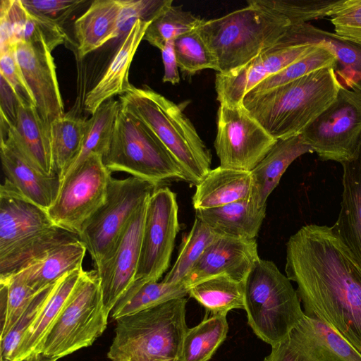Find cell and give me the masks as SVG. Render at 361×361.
Instances as JSON below:
<instances>
[{
	"instance_id": "2e32d148",
	"label": "cell",
	"mask_w": 361,
	"mask_h": 361,
	"mask_svg": "<svg viewBox=\"0 0 361 361\" xmlns=\"http://www.w3.org/2000/svg\"><path fill=\"white\" fill-rule=\"evenodd\" d=\"M263 361H361V353L329 326L305 314Z\"/></svg>"
},
{
	"instance_id": "e0dca14e",
	"label": "cell",
	"mask_w": 361,
	"mask_h": 361,
	"mask_svg": "<svg viewBox=\"0 0 361 361\" xmlns=\"http://www.w3.org/2000/svg\"><path fill=\"white\" fill-rule=\"evenodd\" d=\"M147 200L135 211L111 252L96 268L104 305L109 315L135 281Z\"/></svg>"
},
{
	"instance_id": "4316f807",
	"label": "cell",
	"mask_w": 361,
	"mask_h": 361,
	"mask_svg": "<svg viewBox=\"0 0 361 361\" xmlns=\"http://www.w3.org/2000/svg\"><path fill=\"white\" fill-rule=\"evenodd\" d=\"M266 207L251 200L221 207L195 210V217L218 235L237 238L255 239L266 215Z\"/></svg>"
},
{
	"instance_id": "4fadbf2b",
	"label": "cell",
	"mask_w": 361,
	"mask_h": 361,
	"mask_svg": "<svg viewBox=\"0 0 361 361\" xmlns=\"http://www.w3.org/2000/svg\"><path fill=\"white\" fill-rule=\"evenodd\" d=\"M276 140L243 104H220L214 148L221 166L252 171Z\"/></svg>"
},
{
	"instance_id": "6da1fadb",
	"label": "cell",
	"mask_w": 361,
	"mask_h": 361,
	"mask_svg": "<svg viewBox=\"0 0 361 361\" xmlns=\"http://www.w3.org/2000/svg\"><path fill=\"white\" fill-rule=\"evenodd\" d=\"M285 271L305 315L361 353V264L333 226L307 224L286 243Z\"/></svg>"
},
{
	"instance_id": "d4e9b609",
	"label": "cell",
	"mask_w": 361,
	"mask_h": 361,
	"mask_svg": "<svg viewBox=\"0 0 361 361\" xmlns=\"http://www.w3.org/2000/svg\"><path fill=\"white\" fill-rule=\"evenodd\" d=\"M313 152L301 135L276 141L264 159L251 171V200L259 207H267V200L288 166L299 157Z\"/></svg>"
},
{
	"instance_id": "7dc6e473",
	"label": "cell",
	"mask_w": 361,
	"mask_h": 361,
	"mask_svg": "<svg viewBox=\"0 0 361 361\" xmlns=\"http://www.w3.org/2000/svg\"><path fill=\"white\" fill-rule=\"evenodd\" d=\"M32 13L61 23L71 13L85 3L83 0H21Z\"/></svg>"
},
{
	"instance_id": "8d00e7d4",
	"label": "cell",
	"mask_w": 361,
	"mask_h": 361,
	"mask_svg": "<svg viewBox=\"0 0 361 361\" xmlns=\"http://www.w3.org/2000/svg\"><path fill=\"white\" fill-rule=\"evenodd\" d=\"M202 20L171 3L151 22L143 39L161 51L169 41L195 30Z\"/></svg>"
},
{
	"instance_id": "8992f818",
	"label": "cell",
	"mask_w": 361,
	"mask_h": 361,
	"mask_svg": "<svg viewBox=\"0 0 361 361\" xmlns=\"http://www.w3.org/2000/svg\"><path fill=\"white\" fill-rule=\"evenodd\" d=\"M243 284L248 324L265 343L282 340L304 317L297 290L273 262L259 259Z\"/></svg>"
},
{
	"instance_id": "603a6c76",
	"label": "cell",
	"mask_w": 361,
	"mask_h": 361,
	"mask_svg": "<svg viewBox=\"0 0 361 361\" xmlns=\"http://www.w3.org/2000/svg\"><path fill=\"white\" fill-rule=\"evenodd\" d=\"M288 33L295 44H321L335 56L338 80L349 90L361 92V45L310 23L292 25Z\"/></svg>"
},
{
	"instance_id": "bcb514c9",
	"label": "cell",
	"mask_w": 361,
	"mask_h": 361,
	"mask_svg": "<svg viewBox=\"0 0 361 361\" xmlns=\"http://www.w3.org/2000/svg\"><path fill=\"white\" fill-rule=\"evenodd\" d=\"M0 75L11 87L20 104L35 106L30 90L16 60L13 47L0 53Z\"/></svg>"
},
{
	"instance_id": "816d5d0a",
	"label": "cell",
	"mask_w": 361,
	"mask_h": 361,
	"mask_svg": "<svg viewBox=\"0 0 361 361\" xmlns=\"http://www.w3.org/2000/svg\"><path fill=\"white\" fill-rule=\"evenodd\" d=\"M144 361H180L179 357L177 358H156V359H151Z\"/></svg>"
},
{
	"instance_id": "836d02e7",
	"label": "cell",
	"mask_w": 361,
	"mask_h": 361,
	"mask_svg": "<svg viewBox=\"0 0 361 361\" xmlns=\"http://www.w3.org/2000/svg\"><path fill=\"white\" fill-rule=\"evenodd\" d=\"M188 295L212 315H226L233 309H244V284L226 276H217L189 288Z\"/></svg>"
},
{
	"instance_id": "ab89813d",
	"label": "cell",
	"mask_w": 361,
	"mask_h": 361,
	"mask_svg": "<svg viewBox=\"0 0 361 361\" xmlns=\"http://www.w3.org/2000/svg\"><path fill=\"white\" fill-rule=\"evenodd\" d=\"M326 67H334L336 70V59L329 49L318 44L314 51L289 65L278 73L264 80L249 93L255 94L268 90Z\"/></svg>"
},
{
	"instance_id": "7402d4cb",
	"label": "cell",
	"mask_w": 361,
	"mask_h": 361,
	"mask_svg": "<svg viewBox=\"0 0 361 361\" xmlns=\"http://www.w3.org/2000/svg\"><path fill=\"white\" fill-rule=\"evenodd\" d=\"M151 22L138 20L124 36L113 60L95 86L86 94L84 108L92 115L105 102L123 94L132 86L128 80L130 67Z\"/></svg>"
},
{
	"instance_id": "30bf717a",
	"label": "cell",
	"mask_w": 361,
	"mask_h": 361,
	"mask_svg": "<svg viewBox=\"0 0 361 361\" xmlns=\"http://www.w3.org/2000/svg\"><path fill=\"white\" fill-rule=\"evenodd\" d=\"M111 171L102 157L91 154L61 181L58 195L47 211L54 224L77 235L104 204Z\"/></svg>"
},
{
	"instance_id": "9c48e42d",
	"label": "cell",
	"mask_w": 361,
	"mask_h": 361,
	"mask_svg": "<svg viewBox=\"0 0 361 361\" xmlns=\"http://www.w3.org/2000/svg\"><path fill=\"white\" fill-rule=\"evenodd\" d=\"M157 187L133 176L124 179L111 177L104 204L78 235L95 268L109 255L131 216Z\"/></svg>"
},
{
	"instance_id": "ba28073f",
	"label": "cell",
	"mask_w": 361,
	"mask_h": 361,
	"mask_svg": "<svg viewBox=\"0 0 361 361\" xmlns=\"http://www.w3.org/2000/svg\"><path fill=\"white\" fill-rule=\"evenodd\" d=\"M109 316L97 270H83L36 353L57 360L90 346L106 329Z\"/></svg>"
},
{
	"instance_id": "681fc988",
	"label": "cell",
	"mask_w": 361,
	"mask_h": 361,
	"mask_svg": "<svg viewBox=\"0 0 361 361\" xmlns=\"http://www.w3.org/2000/svg\"><path fill=\"white\" fill-rule=\"evenodd\" d=\"M161 58L164 67V73L163 76V82H171L173 85L180 82V76L178 73V66L174 51L173 40L166 42L165 46L161 50Z\"/></svg>"
},
{
	"instance_id": "ee69618b",
	"label": "cell",
	"mask_w": 361,
	"mask_h": 361,
	"mask_svg": "<svg viewBox=\"0 0 361 361\" xmlns=\"http://www.w3.org/2000/svg\"><path fill=\"white\" fill-rule=\"evenodd\" d=\"M0 282L8 284L6 312L1 323V339L17 322L37 293L30 288L18 274Z\"/></svg>"
},
{
	"instance_id": "ffe728a7",
	"label": "cell",
	"mask_w": 361,
	"mask_h": 361,
	"mask_svg": "<svg viewBox=\"0 0 361 361\" xmlns=\"http://www.w3.org/2000/svg\"><path fill=\"white\" fill-rule=\"evenodd\" d=\"M0 157L5 179L20 195L47 211L55 201L61 187L59 176H49L38 171L8 135L1 136Z\"/></svg>"
},
{
	"instance_id": "f35d334b",
	"label": "cell",
	"mask_w": 361,
	"mask_h": 361,
	"mask_svg": "<svg viewBox=\"0 0 361 361\" xmlns=\"http://www.w3.org/2000/svg\"><path fill=\"white\" fill-rule=\"evenodd\" d=\"M345 0H254L259 6L285 16L291 25L331 17Z\"/></svg>"
},
{
	"instance_id": "f1b7e54d",
	"label": "cell",
	"mask_w": 361,
	"mask_h": 361,
	"mask_svg": "<svg viewBox=\"0 0 361 361\" xmlns=\"http://www.w3.org/2000/svg\"><path fill=\"white\" fill-rule=\"evenodd\" d=\"M121 0H95L74 23L79 56L87 54L116 38Z\"/></svg>"
},
{
	"instance_id": "5b68a950",
	"label": "cell",
	"mask_w": 361,
	"mask_h": 361,
	"mask_svg": "<svg viewBox=\"0 0 361 361\" xmlns=\"http://www.w3.org/2000/svg\"><path fill=\"white\" fill-rule=\"evenodd\" d=\"M185 297L176 298L117 319L107 353L112 361L180 357L185 322Z\"/></svg>"
},
{
	"instance_id": "484cf974",
	"label": "cell",
	"mask_w": 361,
	"mask_h": 361,
	"mask_svg": "<svg viewBox=\"0 0 361 361\" xmlns=\"http://www.w3.org/2000/svg\"><path fill=\"white\" fill-rule=\"evenodd\" d=\"M251 171L224 168L211 169L196 185L192 198L194 209H209L251 200Z\"/></svg>"
},
{
	"instance_id": "277c9868",
	"label": "cell",
	"mask_w": 361,
	"mask_h": 361,
	"mask_svg": "<svg viewBox=\"0 0 361 361\" xmlns=\"http://www.w3.org/2000/svg\"><path fill=\"white\" fill-rule=\"evenodd\" d=\"M120 102L165 145L181 168L186 182L198 185L211 170L212 154L181 108L150 88L133 85L120 96Z\"/></svg>"
},
{
	"instance_id": "f6af8a7d",
	"label": "cell",
	"mask_w": 361,
	"mask_h": 361,
	"mask_svg": "<svg viewBox=\"0 0 361 361\" xmlns=\"http://www.w3.org/2000/svg\"><path fill=\"white\" fill-rule=\"evenodd\" d=\"M331 22L336 35L361 45V0H345Z\"/></svg>"
},
{
	"instance_id": "44dd1931",
	"label": "cell",
	"mask_w": 361,
	"mask_h": 361,
	"mask_svg": "<svg viewBox=\"0 0 361 361\" xmlns=\"http://www.w3.org/2000/svg\"><path fill=\"white\" fill-rule=\"evenodd\" d=\"M8 135L38 171L46 176L56 174L53 169L50 127L40 117L33 104H18L14 126L1 116V136Z\"/></svg>"
},
{
	"instance_id": "7a4b0ae2",
	"label": "cell",
	"mask_w": 361,
	"mask_h": 361,
	"mask_svg": "<svg viewBox=\"0 0 361 361\" xmlns=\"http://www.w3.org/2000/svg\"><path fill=\"white\" fill-rule=\"evenodd\" d=\"M342 85L335 68L314 71L291 82L247 94L242 104L274 139L300 135L336 99Z\"/></svg>"
},
{
	"instance_id": "e575fe53",
	"label": "cell",
	"mask_w": 361,
	"mask_h": 361,
	"mask_svg": "<svg viewBox=\"0 0 361 361\" xmlns=\"http://www.w3.org/2000/svg\"><path fill=\"white\" fill-rule=\"evenodd\" d=\"M226 315H212L188 329L183 338L180 361H208L226 338Z\"/></svg>"
},
{
	"instance_id": "b9f144b4",
	"label": "cell",
	"mask_w": 361,
	"mask_h": 361,
	"mask_svg": "<svg viewBox=\"0 0 361 361\" xmlns=\"http://www.w3.org/2000/svg\"><path fill=\"white\" fill-rule=\"evenodd\" d=\"M56 283L36 294L6 335L1 338V361H13L20 343L47 301Z\"/></svg>"
},
{
	"instance_id": "cb8c5ba5",
	"label": "cell",
	"mask_w": 361,
	"mask_h": 361,
	"mask_svg": "<svg viewBox=\"0 0 361 361\" xmlns=\"http://www.w3.org/2000/svg\"><path fill=\"white\" fill-rule=\"evenodd\" d=\"M341 165V209L332 226L361 264V135L353 157Z\"/></svg>"
},
{
	"instance_id": "7bdbcfd3",
	"label": "cell",
	"mask_w": 361,
	"mask_h": 361,
	"mask_svg": "<svg viewBox=\"0 0 361 361\" xmlns=\"http://www.w3.org/2000/svg\"><path fill=\"white\" fill-rule=\"evenodd\" d=\"M171 0H121L116 37L126 35L138 20L152 22Z\"/></svg>"
},
{
	"instance_id": "1f68e13d",
	"label": "cell",
	"mask_w": 361,
	"mask_h": 361,
	"mask_svg": "<svg viewBox=\"0 0 361 361\" xmlns=\"http://www.w3.org/2000/svg\"><path fill=\"white\" fill-rule=\"evenodd\" d=\"M88 126L89 120L68 115L50 125L53 169L61 181L81 151Z\"/></svg>"
},
{
	"instance_id": "d6a6232c",
	"label": "cell",
	"mask_w": 361,
	"mask_h": 361,
	"mask_svg": "<svg viewBox=\"0 0 361 361\" xmlns=\"http://www.w3.org/2000/svg\"><path fill=\"white\" fill-rule=\"evenodd\" d=\"M188 290L183 283L135 281L113 307L110 316L117 320L169 300L185 297L188 294Z\"/></svg>"
},
{
	"instance_id": "52a82bcc",
	"label": "cell",
	"mask_w": 361,
	"mask_h": 361,
	"mask_svg": "<svg viewBox=\"0 0 361 361\" xmlns=\"http://www.w3.org/2000/svg\"><path fill=\"white\" fill-rule=\"evenodd\" d=\"M102 160L111 172H126L157 186L186 181L179 164L157 135L122 107Z\"/></svg>"
},
{
	"instance_id": "8fae6325",
	"label": "cell",
	"mask_w": 361,
	"mask_h": 361,
	"mask_svg": "<svg viewBox=\"0 0 361 361\" xmlns=\"http://www.w3.org/2000/svg\"><path fill=\"white\" fill-rule=\"evenodd\" d=\"M300 135L324 161L352 159L361 135V92L341 87L334 102Z\"/></svg>"
},
{
	"instance_id": "c3c4849f",
	"label": "cell",
	"mask_w": 361,
	"mask_h": 361,
	"mask_svg": "<svg viewBox=\"0 0 361 361\" xmlns=\"http://www.w3.org/2000/svg\"><path fill=\"white\" fill-rule=\"evenodd\" d=\"M1 115L3 116L11 126L16 122L18 108V100L11 87L1 76Z\"/></svg>"
},
{
	"instance_id": "ac0fdd59",
	"label": "cell",
	"mask_w": 361,
	"mask_h": 361,
	"mask_svg": "<svg viewBox=\"0 0 361 361\" xmlns=\"http://www.w3.org/2000/svg\"><path fill=\"white\" fill-rule=\"evenodd\" d=\"M18 66L44 122L64 116V107L51 51L43 43L17 42L13 46Z\"/></svg>"
},
{
	"instance_id": "d6986e66",
	"label": "cell",
	"mask_w": 361,
	"mask_h": 361,
	"mask_svg": "<svg viewBox=\"0 0 361 361\" xmlns=\"http://www.w3.org/2000/svg\"><path fill=\"white\" fill-rule=\"evenodd\" d=\"M259 259L255 239L217 235L183 283L189 289L200 281L217 276L244 282Z\"/></svg>"
},
{
	"instance_id": "f546056e",
	"label": "cell",
	"mask_w": 361,
	"mask_h": 361,
	"mask_svg": "<svg viewBox=\"0 0 361 361\" xmlns=\"http://www.w3.org/2000/svg\"><path fill=\"white\" fill-rule=\"evenodd\" d=\"M0 11L8 18L14 44L43 43L52 51L67 39L60 24L32 13L21 0H1Z\"/></svg>"
},
{
	"instance_id": "74e56055",
	"label": "cell",
	"mask_w": 361,
	"mask_h": 361,
	"mask_svg": "<svg viewBox=\"0 0 361 361\" xmlns=\"http://www.w3.org/2000/svg\"><path fill=\"white\" fill-rule=\"evenodd\" d=\"M217 235L195 217L192 228L184 240L174 265L162 281L169 284L183 283L206 248Z\"/></svg>"
},
{
	"instance_id": "7c38bea8",
	"label": "cell",
	"mask_w": 361,
	"mask_h": 361,
	"mask_svg": "<svg viewBox=\"0 0 361 361\" xmlns=\"http://www.w3.org/2000/svg\"><path fill=\"white\" fill-rule=\"evenodd\" d=\"M179 229L176 195L159 186L147 202L135 281H159L169 267Z\"/></svg>"
},
{
	"instance_id": "3957f363",
	"label": "cell",
	"mask_w": 361,
	"mask_h": 361,
	"mask_svg": "<svg viewBox=\"0 0 361 361\" xmlns=\"http://www.w3.org/2000/svg\"><path fill=\"white\" fill-rule=\"evenodd\" d=\"M247 4L221 17L202 19L196 28L217 60L218 73L227 74L245 66L292 25L285 16L254 0Z\"/></svg>"
},
{
	"instance_id": "4dcf8cb0",
	"label": "cell",
	"mask_w": 361,
	"mask_h": 361,
	"mask_svg": "<svg viewBox=\"0 0 361 361\" xmlns=\"http://www.w3.org/2000/svg\"><path fill=\"white\" fill-rule=\"evenodd\" d=\"M82 271V268L75 270L67 274L56 283L45 305L23 337L13 361H22L37 353Z\"/></svg>"
},
{
	"instance_id": "60d3db41",
	"label": "cell",
	"mask_w": 361,
	"mask_h": 361,
	"mask_svg": "<svg viewBox=\"0 0 361 361\" xmlns=\"http://www.w3.org/2000/svg\"><path fill=\"white\" fill-rule=\"evenodd\" d=\"M178 68L189 75L204 69L218 71L216 57L195 30L186 32L173 40Z\"/></svg>"
},
{
	"instance_id": "5bb4252c",
	"label": "cell",
	"mask_w": 361,
	"mask_h": 361,
	"mask_svg": "<svg viewBox=\"0 0 361 361\" xmlns=\"http://www.w3.org/2000/svg\"><path fill=\"white\" fill-rule=\"evenodd\" d=\"M317 47L294 43L287 30L245 66L227 74L216 75L218 101L230 106L241 105L244 97L262 81L306 56Z\"/></svg>"
},
{
	"instance_id": "f907efd6",
	"label": "cell",
	"mask_w": 361,
	"mask_h": 361,
	"mask_svg": "<svg viewBox=\"0 0 361 361\" xmlns=\"http://www.w3.org/2000/svg\"><path fill=\"white\" fill-rule=\"evenodd\" d=\"M22 361H57L54 359L49 357L42 353H35L32 354L26 358L23 359Z\"/></svg>"
},
{
	"instance_id": "d590c367",
	"label": "cell",
	"mask_w": 361,
	"mask_h": 361,
	"mask_svg": "<svg viewBox=\"0 0 361 361\" xmlns=\"http://www.w3.org/2000/svg\"><path fill=\"white\" fill-rule=\"evenodd\" d=\"M121 108L120 101L110 99L104 102L88 119L89 126L81 151L65 176L78 167L91 154L104 156L110 144Z\"/></svg>"
},
{
	"instance_id": "9a60e30c",
	"label": "cell",
	"mask_w": 361,
	"mask_h": 361,
	"mask_svg": "<svg viewBox=\"0 0 361 361\" xmlns=\"http://www.w3.org/2000/svg\"><path fill=\"white\" fill-rule=\"evenodd\" d=\"M57 228L47 210L26 199L5 179L0 187V262L44 239Z\"/></svg>"
},
{
	"instance_id": "83f0119b",
	"label": "cell",
	"mask_w": 361,
	"mask_h": 361,
	"mask_svg": "<svg viewBox=\"0 0 361 361\" xmlns=\"http://www.w3.org/2000/svg\"><path fill=\"white\" fill-rule=\"evenodd\" d=\"M87 248L80 239L70 241L52 249L16 274L38 293L67 274L82 268Z\"/></svg>"
}]
</instances>
